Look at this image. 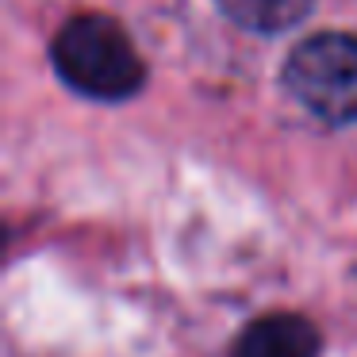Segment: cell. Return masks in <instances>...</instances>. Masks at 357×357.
I'll list each match as a JSON object with an SVG mask.
<instances>
[{
	"label": "cell",
	"mask_w": 357,
	"mask_h": 357,
	"mask_svg": "<svg viewBox=\"0 0 357 357\" xmlns=\"http://www.w3.org/2000/svg\"><path fill=\"white\" fill-rule=\"evenodd\" d=\"M50 62L58 77L89 100H127L146 81L131 35L108 16H73L50 43Z\"/></svg>",
	"instance_id": "obj_1"
},
{
	"label": "cell",
	"mask_w": 357,
	"mask_h": 357,
	"mask_svg": "<svg viewBox=\"0 0 357 357\" xmlns=\"http://www.w3.org/2000/svg\"><path fill=\"white\" fill-rule=\"evenodd\" d=\"M280 77L315 119L334 127L357 123V35L319 31L303 39L292 47Z\"/></svg>",
	"instance_id": "obj_2"
},
{
	"label": "cell",
	"mask_w": 357,
	"mask_h": 357,
	"mask_svg": "<svg viewBox=\"0 0 357 357\" xmlns=\"http://www.w3.org/2000/svg\"><path fill=\"white\" fill-rule=\"evenodd\" d=\"M323 338L311 319L296 311H269L234 338L231 357H319Z\"/></svg>",
	"instance_id": "obj_3"
},
{
	"label": "cell",
	"mask_w": 357,
	"mask_h": 357,
	"mask_svg": "<svg viewBox=\"0 0 357 357\" xmlns=\"http://www.w3.org/2000/svg\"><path fill=\"white\" fill-rule=\"evenodd\" d=\"M227 20L257 35H277L307 20L315 0H215Z\"/></svg>",
	"instance_id": "obj_4"
}]
</instances>
